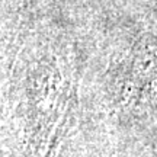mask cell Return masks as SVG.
<instances>
[{"mask_svg":"<svg viewBox=\"0 0 157 157\" xmlns=\"http://www.w3.org/2000/svg\"><path fill=\"white\" fill-rule=\"evenodd\" d=\"M124 103H135L157 82V34L144 32L138 36L124 64L121 78Z\"/></svg>","mask_w":157,"mask_h":157,"instance_id":"1","label":"cell"}]
</instances>
